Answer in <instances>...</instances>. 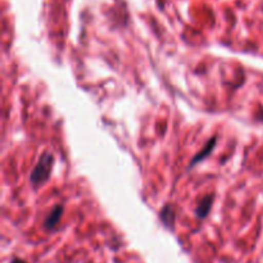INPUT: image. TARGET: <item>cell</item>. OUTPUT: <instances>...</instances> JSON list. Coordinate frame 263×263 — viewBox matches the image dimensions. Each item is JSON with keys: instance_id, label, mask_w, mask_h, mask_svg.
Wrapping results in <instances>:
<instances>
[{"instance_id": "cell-1", "label": "cell", "mask_w": 263, "mask_h": 263, "mask_svg": "<svg viewBox=\"0 0 263 263\" xmlns=\"http://www.w3.org/2000/svg\"><path fill=\"white\" fill-rule=\"evenodd\" d=\"M54 157L50 153H44L40 157V161L36 164L33 168L32 174H31L30 181L33 186H39V185L44 184L46 180H49L51 174V168H53Z\"/></svg>"}, {"instance_id": "cell-2", "label": "cell", "mask_w": 263, "mask_h": 263, "mask_svg": "<svg viewBox=\"0 0 263 263\" xmlns=\"http://www.w3.org/2000/svg\"><path fill=\"white\" fill-rule=\"evenodd\" d=\"M62 213H63V207L62 205H55L53 208L50 213L48 215V217L44 221V228L45 229H54L58 225L59 220L62 217Z\"/></svg>"}, {"instance_id": "cell-3", "label": "cell", "mask_w": 263, "mask_h": 263, "mask_svg": "<svg viewBox=\"0 0 263 263\" xmlns=\"http://www.w3.org/2000/svg\"><path fill=\"white\" fill-rule=\"evenodd\" d=\"M161 218L163 225H166L167 228L171 229L172 225L175 222V210L172 204H167L166 207H163V210L161 211Z\"/></svg>"}, {"instance_id": "cell-4", "label": "cell", "mask_w": 263, "mask_h": 263, "mask_svg": "<svg viewBox=\"0 0 263 263\" xmlns=\"http://www.w3.org/2000/svg\"><path fill=\"white\" fill-rule=\"evenodd\" d=\"M212 203H213V195H208V197H205L204 199L202 200V203H200L197 208L198 218L207 217V215L211 211V207H212Z\"/></svg>"}, {"instance_id": "cell-5", "label": "cell", "mask_w": 263, "mask_h": 263, "mask_svg": "<svg viewBox=\"0 0 263 263\" xmlns=\"http://www.w3.org/2000/svg\"><path fill=\"white\" fill-rule=\"evenodd\" d=\"M215 144H216V138H212V139H211V140H210V143L207 144V146H204V148H203L202 151H200V153L198 154L197 157H194V158H193L192 166H194V164L199 163V162L202 161V159L204 158V157H207L208 154L211 153V151H212V149H213V146H215Z\"/></svg>"}, {"instance_id": "cell-6", "label": "cell", "mask_w": 263, "mask_h": 263, "mask_svg": "<svg viewBox=\"0 0 263 263\" xmlns=\"http://www.w3.org/2000/svg\"><path fill=\"white\" fill-rule=\"evenodd\" d=\"M10 263H27V262L22 261V259H18V258H15V259H13V261L10 262Z\"/></svg>"}]
</instances>
